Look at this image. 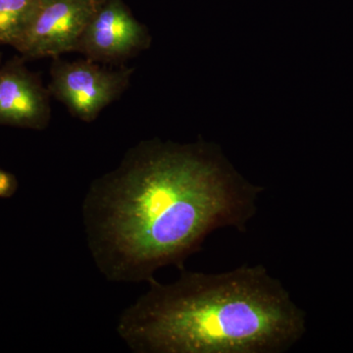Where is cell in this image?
Listing matches in <instances>:
<instances>
[{"mask_svg":"<svg viewBox=\"0 0 353 353\" xmlns=\"http://www.w3.org/2000/svg\"><path fill=\"white\" fill-rule=\"evenodd\" d=\"M262 190L212 145L141 141L88 190V248L108 281L152 283L160 268L182 270L216 230L245 232Z\"/></svg>","mask_w":353,"mask_h":353,"instance_id":"1","label":"cell"},{"mask_svg":"<svg viewBox=\"0 0 353 353\" xmlns=\"http://www.w3.org/2000/svg\"><path fill=\"white\" fill-rule=\"evenodd\" d=\"M182 271L123 311L117 332L132 352L282 353L305 334V312L262 265Z\"/></svg>","mask_w":353,"mask_h":353,"instance_id":"2","label":"cell"},{"mask_svg":"<svg viewBox=\"0 0 353 353\" xmlns=\"http://www.w3.org/2000/svg\"><path fill=\"white\" fill-rule=\"evenodd\" d=\"M134 68L109 69L99 62L67 61L53 58L48 90L77 119L94 122L99 114L126 92Z\"/></svg>","mask_w":353,"mask_h":353,"instance_id":"3","label":"cell"},{"mask_svg":"<svg viewBox=\"0 0 353 353\" xmlns=\"http://www.w3.org/2000/svg\"><path fill=\"white\" fill-rule=\"evenodd\" d=\"M101 1L41 0L36 19L15 50L25 59L73 52Z\"/></svg>","mask_w":353,"mask_h":353,"instance_id":"4","label":"cell"},{"mask_svg":"<svg viewBox=\"0 0 353 353\" xmlns=\"http://www.w3.org/2000/svg\"><path fill=\"white\" fill-rule=\"evenodd\" d=\"M150 36L124 0H101L76 52L99 63H119L146 50Z\"/></svg>","mask_w":353,"mask_h":353,"instance_id":"5","label":"cell"},{"mask_svg":"<svg viewBox=\"0 0 353 353\" xmlns=\"http://www.w3.org/2000/svg\"><path fill=\"white\" fill-rule=\"evenodd\" d=\"M16 57L0 68V125L41 131L51 118L50 92Z\"/></svg>","mask_w":353,"mask_h":353,"instance_id":"6","label":"cell"},{"mask_svg":"<svg viewBox=\"0 0 353 353\" xmlns=\"http://www.w3.org/2000/svg\"><path fill=\"white\" fill-rule=\"evenodd\" d=\"M41 0H0V44L16 46L24 39Z\"/></svg>","mask_w":353,"mask_h":353,"instance_id":"7","label":"cell"},{"mask_svg":"<svg viewBox=\"0 0 353 353\" xmlns=\"http://www.w3.org/2000/svg\"><path fill=\"white\" fill-rule=\"evenodd\" d=\"M17 190V180L12 174L0 168V197H10Z\"/></svg>","mask_w":353,"mask_h":353,"instance_id":"8","label":"cell"},{"mask_svg":"<svg viewBox=\"0 0 353 353\" xmlns=\"http://www.w3.org/2000/svg\"><path fill=\"white\" fill-rule=\"evenodd\" d=\"M2 62H1V52H0V68H1Z\"/></svg>","mask_w":353,"mask_h":353,"instance_id":"9","label":"cell"}]
</instances>
